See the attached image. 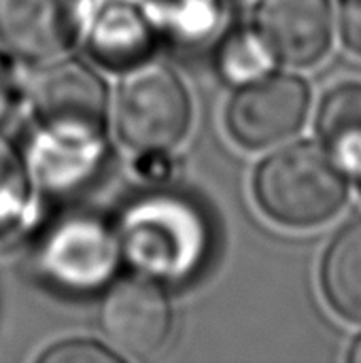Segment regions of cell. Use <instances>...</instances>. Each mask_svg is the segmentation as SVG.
I'll list each match as a JSON object with an SVG mask.
<instances>
[{
    "label": "cell",
    "instance_id": "13",
    "mask_svg": "<svg viewBox=\"0 0 361 363\" xmlns=\"http://www.w3.org/2000/svg\"><path fill=\"white\" fill-rule=\"evenodd\" d=\"M321 287L343 319L361 325V219L345 225L328 247Z\"/></svg>",
    "mask_w": 361,
    "mask_h": 363
},
{
    "label": "cell",
    "instance_id": "1",
    "mask_svg": "<svg viewBox=\"0 0 361 363\" xmlns=\"http://www.w3.org/2000/svg\"><path fill=\"white\" fill-rule=\"evenodd\" d=\"M121 257L160 285H187L209 266L215 230L189 196L157 187L128 202L115 223Z\"/></svg>",
    "mask_w": 361,
    "mask_h": 363
},
{
    "label": "cell",
    "instance_id": "19",
    "mask_svg": "<svg viewBox=\"0 0 361 363\" xmlns=\"http://www.w3.org/2000/svg\"><path fill=\"white\" fill-rule=\"evenodd\" d=\"M340 32L345 45L361 55V0H345L340 11Z\"/></svg>",
    "mask_w": 361,
    "mask_h": 363
},
{
    "label": "cell",
    "instance_id": "9",
    "mask_svg": "<svg viewBox=\"0 0 361 363\" xmlns=\"http://www.w3.org/2000/svg\"><path fill=\"white\" fill-rule=\"evenodd\" d=\"M91 0H0V40L17 57H62L85 30Z\"/></svg>",
    "mask_w": 361,
    "mask_h": 363
},
{
    "label": "cell",
    "instance_id": "12",
    "mask_svg": "<svg viewBox=\"0 0 361 363\" xmlns=\"http://www.w3.org/2000/svg\"><path fill=\"white\" fill-rule=\"evenodd\" d=\"M317 132L340 168L361 177V83L332 87L317 113Z\"/></svg>",
    "mask_w": 361,
    "mask_h": 363
},
{
    "label": "cell",
    "instance_id": "15",
    "mask_svg": "<svg viewBox=\"0 0 361 363\" xmlns=\"http://www.w3.org/2000/svg\"><path fill=\"white\" fill-rule=\"evenodd\" d=\"M215 64L228 83L240 87L268 77L277 66V57L253 28L230 32L217 49Z\"/></svg>",
    "mask_w": 361,
    "mask_h": 363
},
{
    "label": "cell",
    "instance_id": "2",
    "mask_svg": "<svg viewBox=\"0 0 361 363\" xmlns=\"http://www.w3.org/2000/svg\"><path fill=\"white\" fill-rule=\"evenodd\" d=\"M347 172L328 147L300 140L268 155L253 181L262 211L287 228H315L340 213L349 198Z\"/></svg>",
    "mask_w": 361,
    "mask_h": 363
},
{
    "label": "cell",
    "instance_id": "6",
    "mask_svg": "<svg viewBox=\"0 0 361 363\" xmlns=\"http://www.w3.org/2000/svg\"><path fill=\"white\" fill-rule=\"evenodd\" d=\"M21 157L32 187L66 198L85 189L102 172L109 138L100 130L34 123Z\"/></svg>",
    "mask_w": 361,
    "mask_h": 363
},
{
    "label": "cell",
    "instance_id": "14",
    "mask_svg": "<svg viewBox=\"0 0 361 363\" xmlns=\"http://www.w3.org/2000/svg\"><path fill=\"white\" fill-rule=\"evenodd\" d=\"M160 40L196 49L213 40L223 26L221 0H149Z\"/></svg>",
    "mask_w": 361,
    "mask_h": 363
},
{
    "label": "cell",
    "instance_id": "10",
    "mask_svg": "<svg viewBox=\"0 0 361 363\" xmlns=\"http://www.w3.org/2000/svg\"><path fill=\"white\" fill-rule=\"evenodd\" d=\"M253 28L274 53L291 66L317 64L332 45L334 11L330 0H260Z\"/></svg>",
    "mask_w": 361,
    "mask_h": 363
},
{
    "label": "cell",
    "instance_id": "17",
    "mask_svg": "<svg viewBox=\"0 0 361 363\" xmlns=\"http://www.w3.org/2000/svg\"><path fill=\"white\" fill-rule=\"evenodd\" d=\"M123 359L111 347H102L94 340H64L49 347L40 357V363H119Z\"/></svg>",
    "mask_w": 361,
    "mask_h": 363
},
{
    "label": "cell",
    "instance_id": "11",
    "mask_svg": "<svg viewBox=\"0 0 361 363\" xmlns=\"http://www.w3.org/2000/svg\"><path fill=\"white\" fill-rule=\"evenodd\" d=\"M83 32L91 55L113 70L147 62L160 43L149 0H91Z\"/></svg>",
    "mask_w": 361,
    "mask_h": 363
},
{
    "label": "cell",
    "instance_id": "4",
    "mask_svg": "<svg viewBox=\"0 0 361 363\" xmlns=\"http://www.w3.org/2000/svg\"><path fill=\"white\" fill-rule=\"evenodd\" d=\"M119 138L134 151H170L191 123V98L166 64L143 62L128 70L117 91Z\"/></svg>",
    "mask_w": 361,
    "mask_h": 363
},
{
    "label": "cell",
    "instance_id": "7",
    "mask_svg": "<svg viewBox=\"0 0 361 363\" xmlns=\"http://www.w3.org/2000/svg\"><path fill=\"white\" fill-rule=\"evenodd\" d=\"M311 106V89L296 74H274L240 85L230 100L226 121L232 138L249 149H264L296 134Z\"/></svg>",
    "mask_w": 361,
    "mask_h": 363
},
{
    "label": "cell",
    "instance_id": "5",
    "mask_svg": "<svg viewBox=\"0 0 361 363\" xmlns=\"http://www.w3.org/2000/svg\"><path fill=\"white\" fill-rule=\"evenodd\" d=\"M98 321L113 351L121 357L149 359L170 340L174 311L164 285L136 274L104 289Z\"/></svg>",
    "mask_w": 361,
    "mask_h": 363
},
{
    "label": "cell",
    "instance_id": "8",
    "mask_svg": "<svg viewBox=\"0 0 361 363\" xmlns=\"http://www.w3.org/2000/svg\"><path fill=\"white\" fill-rule=\"evenodd\" d=\"M34 123L106 132L109 87L81 60H53L30 83Z\"/></svg>",
    "mask_w": 361,
    "mask_h": 363
},
{
    "label": "cell",
    "instance_id": "16",
    "mask_svg": "<svg viewBox=\"0 0 361 363\" xmlns=\"http://www.w3.org/2000/svg\"><path fill=\"white\" fill-rule=\"evenodd\" d=\"M32 181L23 157L0 136V236H6L23 221L30 208Z\"/></svg>",
    "mask_w": 361,
    "mask_h": 363
},
{
    "label": "cell",
    "instance_id": "21",
    "mask_svg": "<svg viewBox=\"0 0 361 363\" xmlns=\"http://www.w3.org/2000/svg\"><path fill=\"white\" fill-rule=\"evenodd\" d=\"M349 359L355 363H361V338L357 340V342H355V347H353V351H351Z\"/></svg>",
    "mask_w": 361,
    "mask_h": 363
},
{
    "label": "cell",
    "instance_id": "22",
    "mask_svg": "<svg viewBox=\"0 0 361 363\" xmlns=\"http://www.w3.org/2000/svg\"><path fill=\"white\" fill-rule=\"evenodd\" d=\"M360 189H361V177H360Z\"/></svg>",
    "mask_w": 361,
    "mask_h": 363
},
{
    "label": "cell",
    "instance_id": "18",
    "mask_svg": "<svg viewBox=\"0 0 361 363\" xmlns=\"http://www.w3.org/2000/svg\"><path fill=\"white\" fill-rule=\"evenodd\" d=\"M134 170L147 183L164 187L168 177L174 172V164H172L168 151H140L138 160L134 164Z\"/></svg>",
    "mask_w": 361,
    "mask_h": 363
},
{
    "label": "cell",
    "instance_id": "20",
    "mask_svg": "<svg viewBox=\"0 0 361 363\" xmlns=\"http://www.w3.org/2000/svg\"><path fill=\"white\" fill-rule=\"evenodd\" d=\"M15 79L11 72V66L6 64V60L0 55V123L9 119V115L13 113L15 106Z\"/></svg>",
    "mask_w": 361,
    "mask_h": 363
},
{
    "label": "cell",
    "instance_id": "3",
    "mask_svg": "<svg viewBox=\"0 0 361 363\" xmlns=\"http://www.w3.org/2000/svg\"><path fill=\"white\" fill-rule=\"evenodd\" d=\"M121 245L113 223L94 211H66L38 234L32 264L57 294L83 298L104 291L119 266Z\"/></svg>",
    "mask_w": 361,
    "mask_h": 363
}]
</instances>
